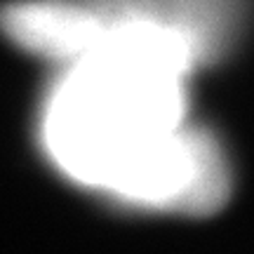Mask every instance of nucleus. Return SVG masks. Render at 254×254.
I'll return each instance as SVG.
<instances>
[{
	"label": "nucleus",
	"instance_id": "f257e3e1",
	"mask_svg": "<svg viewBox=\"0 0 254 254\" xmlns=\"http://www.w3.org/2000/svg\"><path fill=\"white\" fill-rule=\"evenodd\" d=\"M195 36L153 14L111 17L94 52L66 64L43 104L40 141L57 170L118 195L186 125Z\"/></svg>",
	"mask_w": 254,
	"mask_h": 254
},
{
	"label": "nucleus",
	"instance_id": "f03ea898",
	"mask_svg": "<svg viewBox=\"0 0 254 254\" xmlns=\"http://www.w3.org/2000/svg\"><path fill=\"white\" fill-rule=\"evenodd\" d=\"M0 31L31 55L71 64L104 43L109 17L71 0H21L0 9Z\"/></svg>",
	"mask_w": 254,
	"mask_h": 254
}]
</instances>
